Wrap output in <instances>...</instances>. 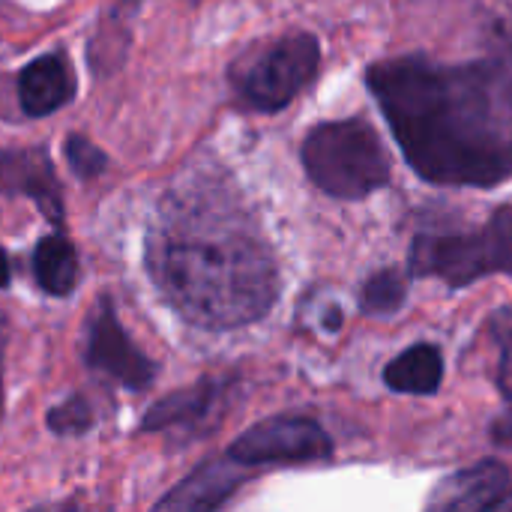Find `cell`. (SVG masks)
<instances>
[{
    "mask_svg": "<svg viewBox=\"0 0 512 512\" xmlns=\"http://www.w3.org/2000/svg\"><path fill=\"white\" fill-rule=\"evenodd\" d=\"M309 180L345 201L366 198L390 183V159L378 132L366 120L318 123L300 147Z\"/></svg>",
    "mask_w": 512,
    "mask_h": 512,
    "instance_id": "3957f363",
    "label": "cell"
},
{
    "mask_svg": "<svg viewBox=\"0 0 512 512\" xmlns=\"http://www.w3.org/2000/svg\"><path fill=\"white\" fill-rule=\"evenodd\" d=\"M45 423L54 435L60 438H75V435H84L90 426H93V408L84 396H69L63 405L51 408L45 414Z\"/></svg>",
    "mask_w": 512,
    "mask_h": 512,
    "instance_id": "2e32d148",
    "label": "cell"
},
{
    "mask_svg": "<svg viewBox=\"0 0 512 512\" xmlns=\"http://www.w3.org/2000/svg\"><path fill=\"white\" fill-rule=\"evenodd\" d=\"M411 273L435 276L450 288L492 273L512 276V207H498L474 234H420L411 246Z\"/></svg>",
    "mask_w": 512,
    "mask_h": 512,
    "instance_id": "277c9868",
    "label": "cell"
},
{
    "mask_svg": "<svg viewBox=\"0 0 512 512\" xmlns=\"http://www.w3.org/2000/svg\"><path fill=\"white\" fill-rule=\"evenodd\" d=\"M240 483L243 477L237 474V462L231 456L222 462H207L159 498L156 510H216L237 492Z\"/></svg>",
    "mask_w": 512,
    "mask_h": 512,
    "instance_id": "8fae6325",
    "label": "cell"
},
{
    "mask_svg": "<svg viewBox=\"0 0 512 512\" xmlns=\"http://www.w3.org/2000/svg\"><path fill=\"white\" fill-rule=\"evenodd\" d=\"M6 285H9V258L0 249V288H6Z\"/></svg>",
    "mask_w": 512,
    "mask_h": 512,
    "instance_id": "d6986e66",
    "label": "cell"
},
{
    "mask_svg": "<svg viewBox=\"0 0 512 512\" xmlns=\"http://www.w3.org/2000/svg\"><path fill=\"white\" fill-rule=\"evenodd\" d=\"M84 363L87 369L108 375L111 381L135 393L147 390L156 378V363L135 348L108 297H102L96 309H90L87 336H84Z\"/></svg>",
    "mask_w": 512,
    "mask_h": 512,
    "instance_id": "52a82bcc",
    "label": "cell"
},
{
    "mask_svg": "<svg viewBox=\"0 0 512 512\" xmlns=\"http://www.w3.org/2000/svg\"><path fill=\"white\" fill-rule=\"evenodd\" d=\"M507 486H510L507 468L495 459H486V462H477V465L441 480L429 498V507H435V510H495L498 501L507 495Z\"/></svg>",
    "mask_w": 512,
    "mask_h": 512,
    "instance_id": "ba28073f",
    "label": "cell"
},
{
    "mask_svg": "<svg viewBox=\"0 0 512 512\" xmlns=\"http://www.w3.org/2000/svg\"><path fill=\"white\" fill-rule=\"evenodd\" d=\"M405 294H408V285L399 276V270H378L372 279H366L360 291V309L366 315H393L402 309Z\"/></svg>",
    "mask_w": 512,
    "mask_h": 512,
    "instance_id": "9a60e30c",
    "label": "cell"
},
{
    "mask_svg": "<svg viewBox=\"0 0 512 512\" xmlns=\"http://www.w3.org/2000/svg\"><path fill=\"white\" fill-rule=\"evenodd\" d=\"M147 270L162 300L207 330L264 318L279 294L270 252L243 228H159L147 243Z\"/></svg>",
    "mask_w": 512,
    "mask_h": 512,
    "instance_id": "7a4b0ae2",
    "label": "cell"
},
{
    "mask_svg": "<svg viewBox=\"0 0 512 512\" xmlns=\"http://www.w3.org/2000/svg\"><path fill=\"white\" fill-rule=\"evenodd\" d=\"M219 396H222V384L216 381H198L186 390H177L147 408L138 432L150 435V432H165L177 426H195L216 408Z\"/></svg>",
    "mask_w": 512,
    "mask_h": 512,
    "instance_id": "7c38bea8",
    "label": "cell"
},
{
    "mask_svg": "<svg viewBox=\"0 0 512 512\" xmlns=\"http://www.w3.org/2000/svg\"><path fill=\"white\" fill-rule=\"evenodd\" d=\"M366 84L423 180L489 189L512 177V54L459 66L381 60Z\"/></svg>",
    "mask_w": 512,
    "mask_h": 512,
    "instance_id": "6da1fadb",
    "label": "cell"
},
{
    "mask_svg": "<svg viewBox=\"0 0 512 512\" xmlns=\"http://www.w3.org/2000/svg\"><path fill=\"white\" fill-rule=\"evenodd\" d=\"M441 381H444V360L435 345H414L384 369V384L396 393L432 396L438 393Z\"/></svg>",
    "mask_w": 512,
    "mask_h": 512,
    "instance_id": "4fadbf2b",
    "label": "cell"
},
{
    "mask_svg": "<svg viewBox=\"0 0 512 512\" xmlns=\"http://www.w3.org/2000/svg\"><path fill=\"white\" fill-rule=\"evenodd\" d=\"M33 276L51 297H66L78 285V252L63 234H48L33 249Z\"/></svg>",
    "mask_w": 512,
    "mask_h": 512,
    "instance_id": "5bb4252c",
    "label": "cell"
},
{
    "mask_svg": "<svg viewBox=\"0 0 512 512\" xmlns=\"http://www.w3.org/2000/svg\"><path fill=\"white\" fill-rule=\"evenodd\" d=\"M489 330H492V339L501 345V366H498V387L501 393L512 402V306L507 309H498L492 318H489Z\"/></svg>",
    "mask_w": 512,
    "mask_h": 512,
    "instance_id": "ac0fdd59",
    "label": "cell"
},
{
    "mask_svg": "<svg viewBox=\"0 0 512 512\" xmlns=\"http://www.w3.org/2000/svg\"><path fill=\"white\" fill-rule=\"evenodd\" d=\"M333 453L330 435L309 417H270L243 432L228 456L249 465H276V462H318Z\"/></svg>",
    "mask_w": 512,
    "mask_h": 512,
    "instance_id": "8992f818",
    "label": "cell"
},
{
    "mask_svg": "<svg viewBox=\"0 0 512 512\" xmlns=\"http://www.w3.org/2000/svg\"><path fill=\"white\" fill-rule=\"evenodd\" d=\"M75 96L72 69L60 54H42L30 60L18 75V102L27 117H48Z\"/></svg>",
    "mask_w": 512,
    "mask_h": 512,
    "instance_id": "30bf717a",
    "label": "cell"
},
{
    "mask_svg": "<svg viewBox=\"0 0 512 512\" xmlns=\"http://www.w3.org/2000/svg\"><path fill=\"white\" fill-rule=\"evenodd\" d=\"M321 45L312 33H291L258 54L237 78L246 105L258 111H282L315 78Z\"/></svg>",
    "mask_w": 512,
    "mask_h": 512,
    "instance_id": "5b68a950",
    "label": "cell"
},
{
    "mask_svg": "<svg viewBox=\"0 0 512 512\" xmlns=\"http://www.w3.org/2000/svg\"><path fill=\"white\" fill-rule=\"evenodd\" d=\"M0 183H6L15 192L30 195L42 216H48L54 225L63 222V201L60 186L48 159V150H9L0 153Z\"/></svg>",
    "mask_w": 512,
    "mask_h": 512,
    "instance_id": "9c48e42d",
    "label": "cell"
},
{
    "mask_svg": "<svg viewBox=\"0 0 512 512\" xmlns=\"http://www.w3.org/2000/svg\"><path fill=\"white\" fill-rule=\"evenodd\" d=\"M63 156L78 180H93L108 168V156L102 153V147H96L84 135H69L63 141Z\"/></svg>",
    "mask_w": 512,
    "mask_h": 512,
    "instance_id": "e0dca14e",
    "label": "cell"
}]
</instances>
